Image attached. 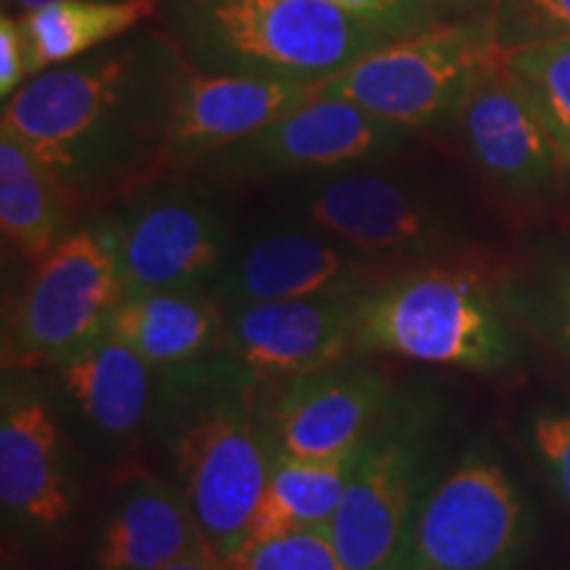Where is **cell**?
Wrapping results in <instances>:
<instances>
[{"mask_svg":"<svg viewBox=\"0 0 570 570\" xmlns=\"http://www.w3.org/2000/svg\"><path fill=\"white\" fill-rule=\"evenodd\" d=\"M185 61L156 21L82 59L42 69L3 101L17 135L77 217L98 214L167 173L175 82Z\"/></svg>","mask_w":570,"mask_h":570,"instance_id":"cell-1","label":"cell"},{"mask_svg":"<svg viewBox=\"0 0 570 570\" xmlns=\"http://www.w3.org/2000/svg\"><path fill=\"white\" fill-rule=\"evenodd\" d=\"M267 389L225 348L161 370L156 383L146 452L188 499L206 547L225 560L246 544L273 468Z\"/></svg>","mask_w":570,"mask_h":570,"instance_id":"cell-2","label":"cell"},{"mask_svg":"<svg viewBox=\"0 0 570 570\" xmlns=\"http://www.w3.org/2000/svg\"><path fill=\"white\" fill-rule=\"evenodd\" d=\"M156 24L190 69L312 88L396 40L323 0H159Z\"/></svg>","mask_w":570,"mask_h":570,"instance_id":"cell-3","label":"cell"},{"mask_svg":"<svg viewBox=\"0 0 570 570\" xmlns=\"http://www.w3.org/2000/svg\"><path fill=\"white\" fill-rule=\"evenodd\" d=\"M354 356H399L499 377L523 367V344L475 269L423 265L394 269L356 294Z\"/></svg>","mask_w":570,"mask_h":570,"instance_id":"cell-4","label":"cell"},{"mask_svg":"<svg viewBox=\"0 0 570 570\" xmlns=\"http://www.w3.org/2000/svg\"><path fill=\"white\" fill-rule=\"evenodd\" d=\"M399 159L273 185L275 204L377 265H458L465 244L460 212L431 175Z\"/></svg>","mask_w":570,"mask_h":570,"instance_id":"cell-5","label":"cell"},{"mask_svg":"<svg viewBox=\"0 0 570 570\" xmlns=\"http://www.w3.org/2000/svg\"><path fill=\"white\" fill-rule=\"evenodd\" d=\"M449 462L446 404L431 389L399 386L362 441L327 529L346 570L394 568L417 508Z\"/></svg>","mask_w":570,"mask_h":570,"instance_id":"cell-6","label":"cell"},{"mask_svg":"<svg viewBox=\"0 0 570 570\" xmlns=\"http://www.w3.org/2000/svg\"><path fill=\"white\" fill-rule=\"evenodd\" d=\"M88 454L61 423L40 375L3 367L0 386V512L27 552L51 554L80 531L90 491Z\"/></svg>","mask_w":570,"mask_h":570,"instance_id":"cell-7","label":"cell"},{"mask_svg":"<svg viewBox=\"0 0 570 570\" xmlns=\"http://www.w3.org/2000/svg\"><path fill=\"white\" fill-rule=\"evenodd\" d=\"M537 529L531 497L502 454L473 441L425 494L391 570H515Z\"/></svg>","mask_w":570,"mask_h":570,"instance_id":"cell-8","label":"cell"},{"mask_svg":"<svg viewBox=\"0 0 570 570\" xmlns=\"http://www.w3.org/2000/svg\"><path fill=\"white\" fill-rule=\"evenodd\" d=\"M230 194V185L202 173H161L109 206L127 294H212L238 244Z\"/></svg>","mask_w":570,"mask_h":570,"instance_id":"cell-9","label":"cell"},{"mask_svg":"<svg viewBox=\"0 0 570 570\" xmlns=\"http://www.w3.org/2000/svg\"><path fill=\"white\" fill-rule=\"evenodd\" d=\"M499 53L491 21L436 24L365 53L315 96L341 98L412 135L439 132L454 127L475 75Z\"/></svg>","mask_w":570,"mask_h":570,"instance_id":"cell-10","label":"cell"},{"mask_svg":"<svg viewBox=\"0 0 570 570\" xmlns=\"http://www.w3.org/2000/svg\"><path fill=\"white\" fill-rule=\"evenodd\" d=\"M125 296L111 214L104 209L32 265L6 327L3 367L35 370L98 338Z\"/></svg>","mask_w":570,"mask_h":570,"instance_id":"cell-11","label":"cell"},{"mask_svg":"<svg viewBox=\"0 0 570 570\" xmlns=\"http://www.w3.org/2000/svg\"><path fill=\"white\" fill-rule=\"evenodd\" d=\"M420 135L383 122L360 106L312 96L273 122L188 169L230 185H281L410 151Z\"/></svg>","mask_w":570,"mask_h":570,"instance_id":"cell-12","label":"cell"},{"mask_svg":"<svg viewBox=\"0 0 570 570\" xmlns=\"http://www.w3.org/2000/svg\"><path fill=\"white\" fill-rule=\"evenodd\" d=\"M35 373L92 465L122 473L146 454L159 370L117 336L106 331Z\"/></svg>","mask_w":570,"mask_h":570,"instance_id":"cell-13","label":"cell"},{"mask_svg":"<svg viewBox=\"0 0 570 570\" xmlns=\"http://www.w3.org/2000/svg\"><path fill=\"white\" fill-rule=\"evenodd\" d=\"M391 273L394 267L377 265L323 227L281 212L246 233L238 230V244L214 281L212 296L225 312L259 302L354 296Z\"/></svg>","mask_w":570,"mask_h":570,"instance_id":"cell-14","label":"cell"},{"mask_svg":"<svg viewBox=\"0 0 570 570\" xmlns=\"http://www.w3.org/2000/svg\"><path fill=\"white\" fill-rule=\"evenodd\" d=\"M454 127L475 169L502 194L544 202L568 183L552 135L504 53L475 75Z\"/></svg>","mask_w":570,"mask_h":570,"instance_id":"cell-15","label":"cell"},{"mask_svg":"<svg viewBox=\"0 0 570 570\" xmlns=\"http://www.w3.org/2000/svg\"><path fill=\"white\" fill-rule=\"evenodd\" d=\"M360 360L348 356L317 373L269 383L265 417L273 454L341 458L362 446L399 386L386 370Z\"/></svg>","mask_w":570,"mask_h":570,"instance_id":"cell-16","label":"cell"},{"mask_svg":"<svg viewBox=\"0 0 570 570\" xmlns=\"http://www.w3.org/2000/svg\"><path fill=\"white\" fill-rule=\"evenodd\" d=\"M225 315V352L267 383L317 373L354 356L356 294L259 302Z\"/></svg>","mask_w":570,"mask_h":570,"instance_id":"cell-17","label":"cell"},{"mask_svg":"<svg viewBox=\"0 0 570 570\" xmlns=\"http://www.w3.org/2000/svg\"><path fill=\"white\" fill-rule=\"evenodd\" d=\"M312 96V85L206 75L185 63L169 111L167 173H188Z\"/></svg>","mask_w":570,"mask_h":570,"instance_id":"cell-18","label":"cell"},{"mask_svg":"<svg viewBox=\"0 0 570 570\" xmlns=\"http://www.w3.org/2000/svg\"><path fill=\"white\" fill-rule=\"evenodd\" d=\"M117 475L85 570H159L206 544L188 499L161 470L135 462Z\"/></svg>","mask_w":570,"mask_h":570,"instance_id":"cell-19","label":"cell"},{"mask_svg":"<svg viewBox=\"0 0 570 570\" xmlns=\"http://www.w3.org/2000/svg\"><path fill=\"white\" fill-rule=\"evenodd\" d=\"M106 331L161 373L223 352L227 315L206 291H138L122 298Z\"/></svg>","mask_w":570,"mask_h":570,"instance_id":"cell-20","label":"cell"},{"mask_svg":"<svg viewBox=\"0 0 570 570\" xmlns=\"http://www.w3.org/2000/svg\"><path fill=\"white\" fill-rule=\"evenodd\" d=\"M77 219L46 164L0 127V230L6 244L38 265L75 230Z\"/></svg>","mask_w":570,"mask_h":570,"instance_id":"cell-21","label":"cell"},{"mask_svg":"<svg viewBox=\"0 0 570 570\" xmlns=\"http://www.w3.org/2000/svg\"><path fill=\"white\" fill-rule=\"evenodd\" d=\"M159 17V0H59L21 13L35 75L77 61Z\"/></svg>","mask_w":570,"mask_h":570,"instance_id":"cell-22","label":"cell"},{"mask_svg":"<svg viewBox=\"0 0 570 570\" xmlns=\"http://www.w3.org/2000/svg\"><path fill=\"white\" fill-rule=\"evenodd\" d=\"M360 449L341 458L275 454L265 497L246 541L291 529H331L346 497Z\"/></svg>","mask_w":570,"mask_h":570,"instance_id":"cell-23","label":"cell"},{"mask_svg":"<svg viewBox=\"0 0 570 570\" xmlns=\"http://www.w3.org/2000/svg\"><path fill=\"white\" fill-rule=\"evenodd\" d=\"M504 59L537 104L570 183V38L520 48Z\"/></svg>","mask_w":570,"mask_h":570,"instance_id":"cell-24","label":"cell"},{"mask_svg":"<svg viewBox=\"0 0 570 570\" xmlns=\"http://www.w3.org/2000/svg\"><path fill=\"white\" fill-rule=\"evenodd\" d=\"M502 304L537 331L570 367V254L552 259L531 281L504 291Z\"/></svg>","mask_w":570,"mask_h":570,"instance_id":"cell-25","label":"cell"},{"mask_svg":"<svg viewBox=\"0 0 570 570\" xmlns=\"http://www.w3.org/2000/svg\"><path fill=\"white\" fill-rule=\"evenodd\" d=\"M230 562L235 570H346L327 529H291L246 541Z\"/></svg>","mask_w":570,"mask_h":570,"instance_id":"cell-26","label":"cell"},{"mask_svg":"<svg viewBox=\"0 0 570 570\" xmlns=\"http://www.w3.org/2000/svg\"><path fill=\"white\" fill-rule=\"evenodd\" d=\"M523 446L570 515V404L541 402L520 425Z\"/></svg>","mask_w":570,"mask_h":570,"instance_id":"cell-27","label":"cell"},{"mask_svg":"<svg viewBox=\"0 0 570 570\" xmlns=\"http://www.w3.org/2000/svg\"><path fill=\"white\" fill-rule=\"evenodd\" d=\"M491 30L502 53L570 38V0H497Z\"/></svg>","mask_w":570,"mask_h":570,"instance_id":"cell-28","label":"cell"},{"mask_svg":"<svg viewBox=\"0 0 570 570\" xmlns=\"http://www.w3.org/2000/svg\"><path fill=\"white\" fill-rule=\"evenodd\" d=\"M391 38H415L436 27L428 0H323Z\"/></svg>","mask_w":570,"mask_h":570,"instance_id":"cell-29","label":"cell"},{"mask_svg":"<svg viewBox=\"0 0 570 570\" xmlns=\"http://www.w3.org/2000/svg\"><path fill=\"white\" fill-rule=\"evenodd\" d=\"M35 77L30 42L21 19L11 11H0V98L9 101L21 85Z\"/></svg>","mask_w":570,"mask_h":570,"instance_id":"cell-30","label":"cell"},{"mask_svg":"<svg viewBox=\"0 0 570 570\" xmlns=\"http://www.w3.org/2000/svg\"><path fill=\"white\" fill-rule=\"evenodd\" d=\"M436 24H462V21H491L497 0H428Z\"/></svg>","mask_w":570,"mask_h":570,"instance_id":"cell-31","label":"cell"},{"mask_svg":"<svg viewBox=\"0 0 570 570\" xmlns=\"http://www.w3.org/2000/svg\"><path fill=\"white\" fill-rule=\"evenodd\" d=\"M159 570H235L230 560L219 558L217 552L209 550V547H198V550L183 554L167 566H161Z\"/></svg>","mask_w":570,"mask_h":570,"instance_id":"cell-32","label":"cell"},{"mask_svg":"<svg viewBox=\"0 0 570 570\" xmlns=\"http://www.w3.org/2000/svg\"><path fill=\"white\" fill-rule=\"evenodd\" d=\"M48 3H59V0H3V9L21 17V13L40 9V6H48Z\"/></svg>","mask_w":570,"mask_h":570,"instance_id":"cell-33","label":"cell"}]
</instances>
